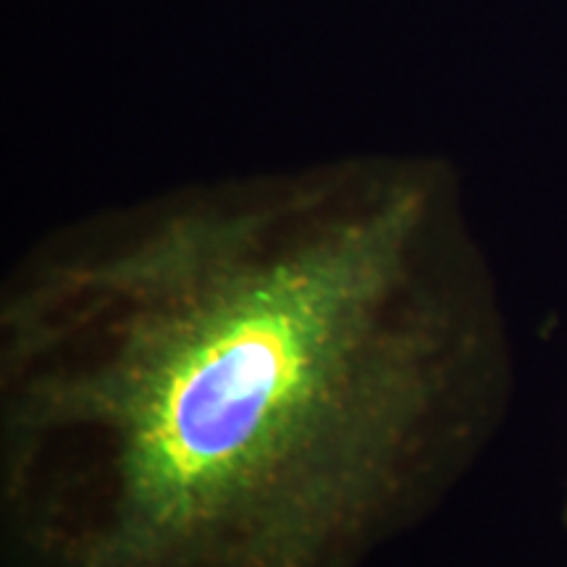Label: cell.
<instances>
[{
    "label": "cell",
    "mask_w": 567,
    "mask_h": 567,
    "mask_svg": "<svg viewBox=\"0 0 567 567\" xmlns=\"http://www.w3.org/2000/svg\"><path fill=\"white\" fill-rule=\"evenodd\" d=\"M507 386L442 161L101 210L0 284L3 567H360L450 494Z\"/></svg>",
    "instance_id": "1"
},
{
    "label": "cell",
    "mask_w": 567,
    "mask_h": 567,
    "mask_svg": "<svg viewBox=\"0 0 567 567\" xmlns=\"http://www.w3.org/2000/svg\"><path fill=\"white\" fill-rule=\"evenodd\" d=\"M565 523H567V505H565Z\"/></svg>",
    "instance_id": "2"
}]
</instances>
